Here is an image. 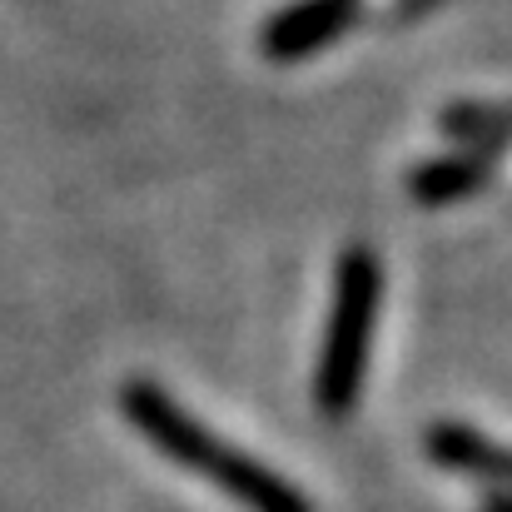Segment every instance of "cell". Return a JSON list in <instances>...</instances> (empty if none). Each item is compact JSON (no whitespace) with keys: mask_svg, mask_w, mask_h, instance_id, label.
I'll return each mask as SVG.
<instances>
[{"mask_svg":"<svg viewBox=\"0 0 512 512\" xmlns=\"http://www.w3.org/2000/svg\"><path fill=\"white\" fill-rule=\"evenodd\" d=\"M125 413H130V423H135L160 453H170L174 463L204 473L209 483H219L229 498H239L249 512H309V503H304L289 483H279L274 473H264V468H259L254 458H244L239 448L219 443L199 418H189L155 383H140V378H135V383L125 388Z\"/></svg>","mask_w":512,"mask_h":512,"instance_id":"obj_1","label":"cell"},{"mask_svg":"<svg viewBox=\"0 0 512 512\" xmlns=\"http://www.w3.org/2000/svg\"><path fill=\"white\" fill-rule=\"evenodd\" d=\"M378 259L368 249H348L339 254V274H334V314H329V334H324V363H319V403L329 413L353 408L358 398V378L368 363V334H373V309H378Z\"/></svg>","mask_w":512,"mask_h":512,"instance_id":"obj_2","label":"cell"},{"mask_svg":"<svg viewBox=\"0 0 512 512\" xmlns=\"http://www.w3.org/2000/svg\"><path fill=\"white\" fill-rule=\"evenodd\" d=\"M353 5L358 0H299V5L279 10L264 25V55L269 60H304V55L324 50L353 20Z\"/></svg>","mask_w":512,"mask_h":512,"instance_id":"obj_3","label":"cell"},{"mask_svg":"<svg viewBox=\"0 0 512 512\" xmlns=\"http://www.w3.org/2000/svg\"><path fill=\"white\" fill-rule=\"evenodd\" d=\"M488 179L483 160H468V155H448V160H428L408 174V194L418 204H453L463 194H478V184Z\"/></svg>","mask_w":512,"mask_h":512,"instance_id":"obj_4","label":"cell"},{"mask_svg":"<svg viewBox=\"0 0 512 512\" xmlns=\"http://www.w3.org/2000/svg\"><path fill=\"white\" fill-rule=\"evenodd\" d=\"M443 130L458 135V140H478V145H493V140H508L512 135V120L508 115H488L478 105H453L443 115Z\"/></svg>","mask_w":512,"mask_h":512,"instance_id":"obj_5","label":"cell"}]
</instances>
